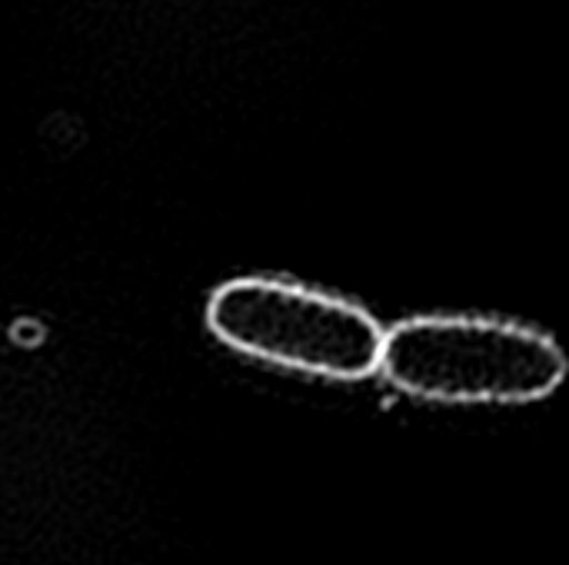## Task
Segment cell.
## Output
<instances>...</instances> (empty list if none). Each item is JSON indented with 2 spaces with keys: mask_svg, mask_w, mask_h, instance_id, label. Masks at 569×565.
I'll list each match as a JSON object with an SVG mask.
<instances>
[{
  "mask_svg": "<svg viewBox=\"0 0 569 565\" xmlns=\"http://www.w3.org/2000/svg\"><path fill=\"white\" fill-rule=\"evenodd\" d=\"M383 376L403 393L440 403H530L567 376L547 333L477 316H417L383 333Z\"/></svg>",
  "mask_w": 569,
  "mask_h": 565,
  "instance_id": "6da1fadb",
  "label": "cell"
},
{
  "mask_svg": "<svg viewBox=\"0 0 569 565\" xmlns=\"http://www.w3.org/2000/svg\"><path fill=\"white\" fill-rule=\"evenodd\" d=\"M220 343L287 370L363 380L380 370L383 326L363 306L287 280L223 283L207 306Z\"/></svg>",
  "mask_w": 569,
  "mask_h": 565,
  "instance_id": "7a4b0ae2",
  "label": "cell"
}]
</instances>
